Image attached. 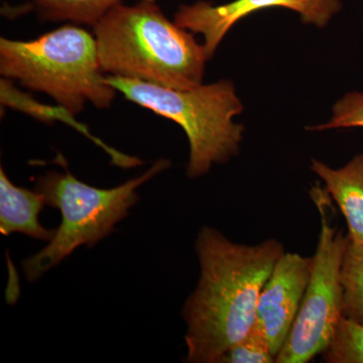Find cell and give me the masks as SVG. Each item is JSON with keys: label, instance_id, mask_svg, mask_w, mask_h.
Segmentation results:
<instances>
[{"label": "cell", "instance_id": "6da1fadb", "mask_svg": "<svg viewBox=\"0 0 363 363\" xmlns=\"http://www.w3.org/2000/svg\"><path fill=\"white\" fill-rule=\"evenodd\" d=\"M200 276L186 301L183 317L189 362L218 363L247 335L257 320L259 298L279 257V241L247 245L203 227L196 241Z\"/></svg>", "mask_w": 363, "mask_h": 363}, {"label": "cell", "instance_id": "7a4b0ae2", "mask_svg": "<svg viewBox=\"0 0 363 363\" xmlns=\"http://www.w3.org/2000/svg\"><path fill=\"white\" fill-rule=\"evenodd\" d=\"M92 28L100 66L107 76L177 90L203 84L209 60L204 45L169 21L155 0L117 4Z\"/></svg>", "mask_w": 363, "mask_h": 363}, {"label": "cell", "instance_id": "3957f363", "mask_svg": "<svg viewBox=\"0 0 363 363\" xmlns=\"http://www.w3.org/2000/svg\"><path fill=\"white\" fill-rule=\"evenodd\" d=\"M0 74L75 116L88 104L111 108L117 93L100 66L94 35L71 23L33 40L1 38Z\"/></svg>", "mask_w": 363, "mask_h": 363}, {"label": "cell", "instance_id": "277c9868", "mask_svg": "<svg viewBox=\"0 0 363 363\" xmlns=\"http://www.w3.org/2000/svg\"><path fill=\"white\" fill-rule=\"evenodd\" d=\"M107 82L128 101L183 128L190 145L187 166L190 178L205 175L213 164H224L240 152L245 128L233 118L241 113L243 106L230 81L189 90L116 76H107Z\"/></svg>", "mask_w": 363, "mask_h": 363}, {"label": "cell", "instance_id": "5b68a950", "mask_svg": "<svg viewBox=\"0 0 363 363\" xmlns=\"http://www.w3.org/2000/svg\"><path fill=\"white\" fill-rule=\"evenodd\" d=\"M65 164V171L48 172L35 183V190L43 195L45 205L60 210L62 221L49 245L23 260V272L30 281L39 279L76 248L94 247L109 235L138 202V188L171 166L168 160L160 159L138 178L116 188L99 189L78 180Z\"/></svg>", "mask_w": 363, "mask_h": 363}, {"label": "cell", "instance_id": "8992f818", "mask_svg": "<svg viewBox=\"0 0 363 363\" xmlns=\"http://www.w3.org/2000/svg\"><path fill=\"white\" fill-rule=\"evenodd\" d=\"M311 197L321 215V230L309 284L295 323L277 354V363L309 362L325 350L342 316L340 269L348 236L331 226L326 191L314 188Z\"/></svg>", "mask_w": 363, "mask_h": 363}, {"label": "cell", "instance_id": "52a82bcc", "mask_svg": "<svg viewBox=\"0 0 363 363\" xmlns=\"http://www.w3.org/2000/svg\"><path fill=\"white\" fill-rule=\"evenodd\" d=\"M272 7L290 9L300 14L305 23L324 28L341 11L342 4L340 0H233L223 4L197 1L179 7L174 21L194 35H203V45L210 60L236 23Z\"/></svg>", "mask_w": 363, "mask_h": 363}, {"label": "cell", "instance_id": "ba28073f", "mask_svg": "<svg viewBox=\"0 0 363 363\" xmlns=\"http://www.w3.org/2000/svg\"><path fill=\"white\" fill-rule=\"evenodd\" d=\"M312 264V257L284 252L260 292L255 322L266 333L274 358L295 323L309 284Z\"/></svg>", "mask_w": 363, "mask_h": 363}, {"label": "cell", "instance_id": "9c48e42d", "mask_svg": "<svg viewBox=\"0 0 363 363\" xmlns=\"http://www.w3.org/2000/svg\"><path fill=\"white\" fill-rule=\"evenodd\" d=\"M311 169L324 182L325 191L345 217L348 238L363 243V155L337 169L312 160Z\"/></svg>", "mask_w": 363, "mask_h": 363}, {"label": "cell", "instance_id": "30bf717a", "mask_svg": "<svg viewBox=\"0 0 363 363\" xmlns=\"http://www.w3.org/2000/svg\"><path fill=\"white\" fill-rule=\"evenodd\" d=\"M45 206L38 191L18 187L0 168V233L9 235L20 233L35 240L51 241L56 229H47L40 223L39 215Z\"/></svg>", "mask_w": 363, "mask_h": 363}, {"label": "cell", "instance_id": "8fae6325", "mask_svg": "<svg viewBox=\"0 0 363 363\" xmlns=\"http://www.w3.org/2000/svg\"><path fill=\"white\" fill-rule=\"evenodd\" d=\"M1 104L4 106H9L11 108L25 112L28 116L35 117V119H39V121H45V123L61 121L64 123L68 124V125L73 126L79 133H83L99 147H101L111 157L112 164L121 167V168H135V167L143 164V162L138 157L121 154L118 150L111 149L108 145L102 143L101 140L91 135L87 128L83 124L77 123L73 117L75 116L67 111L63 107L58 105L57 108H52V106L39 104L30 95L25 94V93L16 89L13 85V81L9 80V79H2L1 80Z\"/></svg>", "mask_w": 363, "mask_h": 363}, {"label": "cell", "instance_id": "7c38bea8", "mask_svg": "<svg viewBox=\"0 0 363 363\" xmlns=\"http://www.w3.org/2000/svg\"><path fill=\"white\" fill-rule=\"evenodd\" d=\"M21 11H35L40 20L94 26L109 11L123 0H18Z\"/></svg>", "mask_w": 363, "mask_h": 363}, {"label": "cell", "instance_id": "4fadbf2b", "mask_svg": "<svg viewBox=\"0 0 363 363\" xmlns=\"http://www.w3.org/2000/svg\"><path fill=\"white\" fill-rule=\"evenodd\" d=\"M342 316L363 323V243L348 238L341 262Z\"/></svg>", "mask_w": 363, "mask_h": 363}, {"label": "cell", "instance_id": "5bb4252c", "mask_svg": "<svg viewBox=\"0 0 363 363\" xmlns=\"http://www.w3.org/2000/svg\"><path fill=\"white\" fill-rule=\"evenodd\" d=\"M321 354L325 362L363 363V323L341 316Z\"/></svg>", "mask_w": 363, "mask_h": 363}, {"label": "cell", "instance_id": "9a60e30c", "mask_svg": "<svg viewBox=\"0 0 363 363\" xmlns=\"http://www.w3.org/2000/svg\"><path fill=\"white\" fill-rule=\"evenodd\" d=\"M274 359L266 333L255 322L247 335L229 348L218 363H272Z\"/></svg>", "mask_w": 363, "mask_h": 363}, {"label": "cell", "instance_id": "2e32d148", "mask_svg": "<svg viewBox=\"0 0 363 363\" xmlns=\"http://www.w3.org/2000/svg\"><path fill=\"white\" fill-rule=\"evenodd\" d=\"M363 128V92H350L333 107V116L328 123L308 128L323 131L333 128Z\"/></svg>", "mask_w": 363, "mask_h": 363}]
</instances>
